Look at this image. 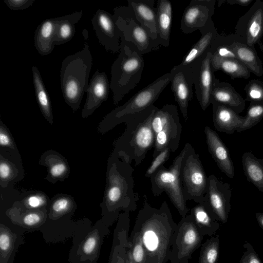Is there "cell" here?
Wrapping results in <instances>:
<instances>
[{
  "instance_id": "6da1fadb",
  "label": "cell",
  "mask_w": 263,
  "mask_h": 263,
  "mask_svg": "<svg viewBox=\"0 0 263 263\" xmlns=\"http://www.w3.org/2000/svg\"><path fill=\"white\" fill-rule=\"evenodd\" d=\"M177 224L174 221L167 202L153 207L143 196L133 229L140 235L146 253L145 263H167Z\"/></svg>"
},
{
  "instance_id": "7a4b0ae2",
  "label": "cell",
  "mask_w": 263,
  "mask_h": 263,
  "mask_svg": "<svg viewBox=\"0 0 263 263\" xmlns=\"http://www.w3.org/2000/svg\"><path fill=\"white\" fill-rule=\"evenodd\" d=\"M158 109L153 104L126 120L125 130L116 143L115 153L130 163L134 161L136 166L154 146L155 135L152 122Z\"/></svg>"
},
{
  "instance_id": "3957f363",
  "label": "cell",
  "mask_w": 263,
  "mask_h": 263,
  "mask_svg": "<svg viewBox=\"0 0 263 263\" xmlns=\"http://www.w3.org/2000/svg\"><path fill=\"white\" fill-rule=\"evenodd\" d=\"M111 162L105 197L107 209L115 219L121 211L128 213L135 211L139 195L134 191V170L131 163L116 153Z\"/></svg>"
},
{
  "instance_id": "277c9868",
  "label": "cell",
  "mask_w": 263,
  "mask_h": 263,
  "mask_svg": "<svg viewBox=\"0 0 263 263\" xmlns=\"http://www.w3.org/2000/svg\"><path fill=\"white\" fill-rule=\"evenodd\" d=\"M92 57L87 43L83 49L66 57L60 70L61 90L65 102L72 109L80 107L88 85Z\"/></svg>"
},
{
  "instance_id": "5b68a950",
  "label": "cell",
  "mask_w": 263,
  "mask_h": 263,
  "mask_svg": "<svg viewBox=\"0 0 263 263\" xmlns=\"http://www.w3.org/2000/svg\"><path fill=\"white\" fill-rule=\"evenodd\" d=\"M120 53L111 68L110 88L113 104L118 105L123 98L139 83L144 68L143 55L122 35Z\"/></svg>"
},
{
  "instance_id": "8992f818",
  "label": "cell",
  "mask_w": 263,
  "mask_h": 263,
  "mask_svg": "<svg viewBox=\"0 0 263 263\" xmlns=\"http://www.w3.org/2000/svg\"><path fill=\"white\" fill-rule=\"evenodd\" d=\"M192 147L190 143H186L168 168L163 165L150 177L153 195L159 196L165 192L181 216L187 215L190 209L183 197L180 170L185 157Z\"/></svg>"
},
{
  "instance_id": "52a82bcc",
  "label": "cell",
  "mask_w": 263,
  "mask_h": 263,
  "mask_svg": "<svg viewBox=\"0 0 263 263\" xmlns=\"http://www.w3.org/2000/svg\"><path fill=\"white\" fill-rule=\"evenodd\" d=\"M171 80L170 72L164 74L139 91L122 105L112 110L103 121L107 129L124 123L131 116L153 105Z\"/></svg>"
},
{
  "instance_id": "ba28073f",
  "label": "cell",
  "mask_w": 263,
  "mask_h": 263,
  "mask_svg": "<svg viewBox=\"0 0 263 263\" xmlns=\"http://www.w3.org/2000/svg\"><path fill=\"white\" fill-rule=\"evenodd\" d=\"M152 126L155 135L153 158L166 148L171 152L178 149L182 127L175 105L167 104L158 108L153 118Z\"/></svg>"
},
{
  "instance_id": "9c48e42d",
  "label": "cell",
  "mask_w": 263,
  "mask_h": 263,
  "mask_svg": "<svg viewBox=\"0 0 263 263\" xmlns=\"http://www.w3.org/2000/svg\"><path fill=\"white\" fill-rule=\"evenodd\" d=\"M180 181L185 201L198 204L205 202L208 177L198 154L192 147L185 157L180 170Z\"/></svg>"
},
{
  "instance_id": "30bf717a",
  "label": "cell",
  "mask_w": 263,
  "mask_h": 263,
  "mask_svg": "<svg viewBox=\"0 0 263 263\" xmlns=\"http://www.w3.org/2000/svg\"><path fill=\"white\" fill-rule=\"evenodd\" d=\"M113 16L125 41L134 44L143 55L159 49L160 44L137 22L132 8L119 6L114 9Z\"/></svg>"
},
{
  "instance_id": "8fae6325",
  "label": "cell",
  "mask_w": 263,
  "mask_h": 263,
  "mask_svg": "<svg viewBox=\"0 0 263 263\" xmlns=\"http://www.w3.org/2000/svg\"><path fill=\"white\" fill-rule=\"evenodd\" d=\"M203 236L191 214L182 216L175 233L170 262H189L194 252L201 246Z\"/></svg>"
},
{
  "instance_id": "7c38bea8",
  "label": "cell",
  "mask_w": 263,
  "mask_h": 263,
  "mask_svg": "<svg viewBox=\"0 0 263 263\" xmlns=\"http://www.w3.org/2000/svg\"><path fill=\"white\" fill-rule=\"evenodd\" d=\"M234 34L253 49L261 42L263 36V2L256 0L237 21Z\"/></svg>"
},
{
  "instance_id": "4fadbf2b",
  "label": "cell",
  "mask_w": 263,
  "mask_h": 263,
  "mask_svg": "<svg viewBox=\"0 0 263 263\" xmlns=\"http://www.w3.org/2000/svg\"><path fill=\"white\" fill-rule=\"evenodd\" d=\"M231 198L232 190L229 183L223 182L213 174L208 177L204 203L216 219L222 223L228 221Z\"/></svg>"
},
{
  "instance_id": "5bb4252c",
  "label": "cell",
  "mask_w": 263,
  "mask_h": 263,
  "mask_svg": "<svg viewBox=\"0 0 263 263\" xmlns=\"http://www.w3.org/2000/svg\"><path fill=\"white\" fill-rule=\"evenodd\" d=\"M209 49L190 65L196 96L203 111L211 104V92L215 77L211 65L212 54Z\"/></svg>"
},
{
  "instance_id": "9a60e30c",
  "label": "cell",
  "mask_w": 263,
  "mask_h": 263,
  "mask_svg": "<svg viewBox=\"0 0 263 263\" xmlns=\"http://www.w3.org/2000/svg\"><path fill=\"white\" fill-rule=\"evenodd\" d=\"M215 0H192L185 9L181 20L180 28L184 34L200 31L212 23Z\"/></svg>"
},
{
  "instance_id": "2e32d148",
  "label": "cell",
  "mask_w": 263,
  "mask_h": 263,
  "mask_svg": "<svg viewBox=\"0 0 263 263\" xmlns=\"http://www.w3.org/2000/svg\"><path fill=\"white\" fill-rule=\"evenodd\" d=\"M91 24L99 42L107 51L114 53L120 51V39L122 32L119 29L113 15L98 9L91 19Z\"/></svg>"
},
{
  "instance_id": "e0dca14e",
  "label": "cell",
  "mask_w": 263,
  "mask_h": 263,
  "mask_svg": "<svg viewBox=\"0 0 263 263\" xmlns=\"http://www.w3.org/2000/svg\"><path fill=\"white\" fill-rule=\"evenodd\" d=\"M172 74L171 89L175 101L180 108L185 121L189 120L188 106L189 102L193 98V74L190 65L180 64L174 66L171 70Z\"/></svg>"
},
{
  "instance_id": "ac0fdd59",
  "label": "cell",
  "mask_w": 263,
  "mask_h": 263,
  "mask_svg": "<svg viewBox=\"0 0 263 263\" xmlns=\"http://www.w3.org/2000/svg\"><path fill=\"white\" fill-rule=\"evenodd\" d=\"M109 88L110 83L106 74L97 70L92 75L86 90L87 96L82 111L83 118L91 115L103 102L107 100Z\"/></svg>"
},
{
  "instance_id": "d6986e66",
  "label": "cell",
  "mask_w": 263,
  "mask_h": 263,
  "mask_svg": "<svg viewBox=\"0 0 263 263\" xmlns=\"http://www.w3.org/2000/svg\"><path fill=\"white\" fill-rule=\"evenodd\" d=\"M204 132L208 151L218 168L227 176L233 179L234 166L227 147L217 133L209 126L205 127Z\"/></svg>"
},
{
  "instance_id": "ffe728a7",
  "label": "cell",
  "mask_w": 263,
  "mask_h": 263,
  "mask_svg": "<svg viewBox=\"0 0 263 263\" xmlns=\"http://www.w3.org/2000/svg\"><path fill=\"white\" fill-rule=\"evenodd\" d=\"M246 102V100L230 84L227 82H221L214 77L210 96L211 104L217 103L223 104L239 114L244 110Z\"/></svg>"
},
{
  "instance_id": "44dd1931",
  "label": "cell",
  "mask_w": 263,
  "mask_h": 263,
  "mask_svg": "<svg viewBox=\"0 0 263 263\" xmlns=\"http://www.w3.org/2000/svg\"><path fill=\"white\" fill-rule=\"evenodd\" d=\"M212 104L214 126L218 132L232 134L241 126L245 117L223 104L217 103Z\"/></svg>"
},
{
  "instance_id": "7402d4cb",
  "label": "cell",
  "mask_w": 263,
  "mask_h": 263,
  "mask_svg": "<svg viewBox=\"0 0 263 263\" xmlns=\"http://www.w3.org/2000/svg\"><path fill=\"white\" fill-rule=\"evenodd\" d=\"M127 3L133 10L137 22L149 32L153 39L158 41L155 1L128 0Z\"/></svg>"
},
{
  "instance_id": "603a6c76",
  "label": "cell",
  "mask_w": 263,
  "mask_h": 263,
  "mask_svg": "<svg viewBox=\"0 0 263 263\" xmlns=\"http://www.w3.org/2000/svg\"><path fill=\"white\" fill-rule=\"evenodd\" d=\"M59 17L46 19L35 31L34 46L41 55L49 54L53 50L54 37Z\"/></svg>"
},
{
  "instance_id": "cb8c5ba5",
  "label": "cell",
  "mask_w": 263,
  "mask_h": 263,
  "mask_svg": "<svg viewBox=\"0 0 263 263\" xmlns=\"http://www.w3.org/2000/svg\"><path fill=\"white\" fill-rule=\"evenodd\" d=\"M156 11L158 41L160 45L167 47L170 45L172 21L171 2L168 0L157 1Z\"/></svg>"
},
{
  "instance_id": "d4e9b609",
  "label": "cell",
  "mask_w": 263,
  "mask_h": 263,
  "mask_svg": "<svg viewBox=\"0 0 263 263\" xmlns=\"http://www.w3.org/2000/svg\"><path fill=\"white\" fill-rule=\"evenodd\" d=\"M190 214L202 235L211 236L219 229V221L205 203L194 206Z\"/></svg>"
},
{
  "instance_id": "484cf974",
  "label": "cell",
  "mask_w": 263,
  "mask_h": 263,
  "mask_svg": "<svg viewBox=\"0 0 263 263\" xmlns=\"http://www.w3.org/2000/svg\"><path fill=\"white\" fill-rule=\"evenodd\" d=\"M231 47L235 53L237 59L242 62L254 74L258 77L263 75V66L261 60L257 54L255 49L240 42L234 41Z\"/></svg>"
},
{
  "instance_id": "4316f807",
  "label": "cell",
  "mask_w": 263,
  "mask_h": 263,
  "mask_svg": "<svg viewBox=\"0 0 263 263\" xmlns=\"http://www.w3.org/2000/svg\"><path fill=\"white\" fill-rule=\"evenodd\" d=\"M199 31L201 34V37L184 55L180 65H190L208 50L212 43L218 34V30L215 28L214 22Z\"/></svg>"
},
{
  "instance_id": "83f0119b",
  "label": "cell",
  "mask_w": 263,
  "mask_h": 263,
  "mask_svg": "<svg viewBox=\"0 0 263 263\" xmlns=\"http://www.w3.org/2000/svg\"><path fill=\"white\" fill-rule=\"evenodd\" d=\"M83 15L82 10L59 17L54 37V46L61 45L70 41L76 33L75 25Z\"/></svg>"
},
{
  "instance_id": "f1b7e54d",
  "label": "cell",
  "mask_w": 263,
  "mask_h": 263,
  "mask_svg": "<svg viewBox=\"0 0 263 263\" xmlns=\"http://www.w3.org/2000/svg\"><path fill=\"white\" fill-rule=\"evenodd\" d=\"M242 165L248 181L263 194V159L256 158L252 153L245 152Z\"/></svg>"
},
{
  "instance_id": "f546056e",
  "label": "cell",
  "mask_w": 263,
  "mask_h": 263,
  "mask_svg": "<svg viewBox=\"0 0 263 263\" xmlns=\"http://www.w3.org/2000/svg\"><path fill=\"white\" fill-rule=\"evenodd\" d=\"M32 72L37 103L45 118L52 124L53 123V115L49 95L46 90L40 71L35 66H32Z\"/></svg>"
},
{
  "instance_id": "4dcf8cb0",
  "label": "cell",
  "mask_w": 263,
  "mask_h": 263,
  "mask_svg": "<svg viewBox=\"0 0 263 263\" xmlns=\"http://www.w3.org/2000/svg\"><path fill=\"white\" fill-rule=\"evenodd\" d=\"M117 245L115 250L114 263H128L127 247L129 244L128 232L130 227L129 213L124 212L119 216Z\"/></svg>"
},
{
  "instance_id": "1f68e13d",
  "label": "cell",
  "mask_w": 263,
  "mask_h": 263,
  "mask_svg": "<svg viewBox=\"0 0 263 263\" xmlns=\"http://www.w3.org/2000/svg\"><path fill=\"white\" fill-rule=\"evenodd\" d=\"M211 65L213 72L221 70L229 76L232 80L236 78L247 79L251 76V72L239 60L236 59H213Z\"/></svg>"
},
{
  "instance_id": "d6a6232c",
  "label": "cell",
  "mask_w": 263,
  "mask_h": 263,
  "mask_svg": "<svg viewBox=\"0 0 263 263\" xmlns=\"http://www.w3.org/2000/svg\"><path fill=\"white\" fill-rule=\"evenodd\" d=\"M235 40H239L242 43L240 38L234 33L229 35L218 34L209 49L212 54L211 58L238 60L231 47V44Z\"/></svg>"
},
{
  "instance_id": "836d02e7",
  "label": "cell",
  "mask_w": 263,
  "mask_h": 263,
  "mask_svg": "<svg viewBox=\"0 0 263 263\" xmlns=\"http://www.w3.org/2000/svg\"><path fill=\"white\" fill-rule=\"evenodd\" d=\"M128 240L126 250L128 263H145L146 253L139 233L133 229Z\"/></svg>"
},
{
  "instance_id": "e575fe53",
  "label": "cell",
  "mask_w": 263,
  "mask_h": 263,
  "mask_svg": "<svg viewBox=\"0 0 263 263\" xmlns=\"http://www.w3.org/2000/svg\"><path fill=\"white\" fill-rule=\"evenodd\" d=\"M220 252L219 235L207 239L201 245L198 263H217Z\"/></svg>"
},
{
  "instance_id": "d590c367",
  "label": "cell",
  "mask_w": 263,
  "mask_h": 263,
  "mask_svg": "<svg viewBox=\"0 0 263 263\" xmlns=\"http://www.w3.org/2000/svg\"><path fill=\"white\" fill-rule=\"evenodd\" d=\"M263 119V104L250 103L245 120L237 130L241 132L249 129L256 125Z\"/></svg>"
},
{
  "instance_id": "8d00e7d4",
  "label": "cell",
  "mask_w": 263,
  "mask_h": 263,
  "mask_svg": "<svg viewBox=\"0 0 263 263\" xmlns=\"http://www.w3.org/2000/svg\"><path fill=\"white\" fill-rule=\"evenodd\" d=\"M246 101L263 104V82L259 79L250 80L244 88Z\"/></svg>"
},
{
  "instance_id": "74e56055",
  "label": "cell",
  "mask_w": 263,
  "mask_h": 263,
  "mask_svg": "<svg viewBox=\"0 0 263 263\" xmlns=\"http://www.w3.org/2000/svg\"><path fill=\"white\" fill-rule=\"evenodd\" d=\"M171 151L168 148H166L161 152L156 157H155L147 169L145 173V177L150 178V177L170 157Z\"/></svg>"
},
{
  "instance_id": "f35d334b",
  "label": "cell",
  "mask_w": 263,
  "mask_h": 263,
  "mask_svg": "<svg viewBox=\"0 0 263 263\" xmlns=\"http://www.w3.org/2000/svg\"><path fill=\"white\" fill-rule=\"evenodd\" d=\"M49 164V174L53 178H62L66 175L67 166L61 159H53Z\"/></svg>"
},
{
  "instance_id": "ab89813d",
  "label": "cell",
  "mask_w": 263,
  "mask_h": 263,
  "mask_svg": "<svg viewBox=\"0 0 263 263\" xmlns=\"http://www.w3.org/2000/svg\"><path fill=\"white\" fill-rule=\"evenodd\" d=\"M243 246L245 249V251L239 263H262L258 254L249 242L246 241Z\"/></svg>"
},
{
  "instance_id": "60d3db41",
  "label": "cell",
  "mask_w": 263,
  "mask_h": 263,
  "mask_svg": "<svg viewBox=\"0 0 263 263\" xmlns=\"http://www.w3.org/2000/svg\"><path fill=\"white\" fill-rule=\"evenodd\" d=\"M34 0H4L7 7L12 10H22L33 5Z\"/></svg>"
},
{
  "instance_id": "b9f144b4",
  "label": "cell",
  "mask_w": 263,
  "mask_h": 263,
  "mask_svg": "<svg viewBox=\"0 0 263 263\" xmlns=\"http://www.w3.org/2000/svg\"><path fill=\"white\" fill-rule=\"evenodd\" d=\"M13 174L12 166L5 160L1 159L0 163V177L1 181L6 182L11 179Z\"/></svg>"
},
{
  "instance_id": "7bdbcfd3",
  "label": "cell",
  "mask_w": 263,
  "mask_h": 263,
  "mask_svg": "<svg viewBox=\"0 0 263 263\" xmlns=\"http://www.w3.org/2000/svg\"><path fill=\"white\" fill-rule=\"evenodd\" d=\"M70 205V201L66 197H62L56 200L53 203L52 208L56 213H62L67 210Z\"/></svg>"
},
{
  "instance_id": "ee69618b",
  "label": "cell",
  "mask_w": 263,
  "mask_h": 263,
  "mask_svg": "<svg viewBox=\"0 0 263 263\" xmlns=\"http://www.w3.org/2000/svg\"><path fill=\"white\" fill-rule=\"evenodd\" d=\"M5 126L1 125L0 129V144L2 146L13 148L12 139Z\"/></svg>"
},
{
  "instance_id": "f6af8a7d",
  "label": "cell",
  "mask_w": 263,
  "mask_h": 263,
  "mask_svg": "<svg viewBox=\"0 0 263 263\" xmlns=\"http://www.w3.org/2000/svg\"><path fill=\"white\" fill-rule=\"evenodd\" d=\"M45 201V197L39 194L30 196L26 200L27 204L34 208L42 205Z\"/></svg>"
},
{
  "instance_id": "bcb514c9",
  "label": "cell",
  "mask_w": 263,
  "mask_h": 263,
  "mask_svg": "<svg viewBox=\"0 0 263 263\" xmlns=\"http://www.w3.org/2000/svg\"><path fill=\"white\" fill-rule=\"evenodd\" d=\"M40 216L36 213H30L24 217V222L27 226H33L40 221Z\"/></svg>"
},
{
  "instance_id": "7dc6e473",
  "label": "cell",
  "mask_w": 263,
  "mask_h": 263,
  "mask_svg": "<svg viewBox=\"0 0 263 263\" xmlns=\"http://www.w3.org/2000/svg\"><path fill=\"white\" fill-rule=\"evenodd\" d=\"M96 245V239L93 237L88 238L84 245V252L87 254L91 253L95 248Z\"/></svg>"
},
{
  "instance_id": "c3c4849f",
  "label": "cell",
  "mask_w": 263,
  "mask_h": 263,
  "mask_svg": "<svg viewBox=\"0 0 263 263\" xmlns=\"http://www.w3.org/2000/svg\"><path fill=\"white\" fill-rule=\"evenodd\" d=\"M10 246V238L6 234H1L0 236V248L3 251L7 250Z\"/></svg>"
},
{
  "instance_id": "681fc988",
  "label": "cell",
  "mask_w": 263,
  "mask_h": 263,
  "mask_svg": "<svg viewBox=\"0 0 263 263\" xmlns=\"http://www.w3.org/2000/svg\"><path fill=\"white\" fill-rule=\"evenodd\" d=\"M253 0H226V3L230 5H238L241 6H247Z\"/></svg>"
},
{
  "instance_id": "f907efd6",
  "label": "cell",
  "mask_w": 263,
  "mask_h": 263,
  "mask_svg": "<svg viewBox=\"0 0 263 263\" xmlns=\"http://www.w3.org/2000/svg\"><path fill=\"white\" fill-rule=\"evenodd\" d=\"M255 217L259 226L263 229V213H256L255 214Z\"/></svg>"
},
{
  "instance_id": "816d5d0a",
  "label": "cell",
  "mask_w": 263,
  "mask_h": 263,
  "mask_svg": "<svg viewBox=\"0 0 263 263\" xmlns=\"http://www.w3.org/2000/svg\"><path fill=\"white\" fill-rule=\"evenodd\" d=\"M257 45L258 46V47L259 48L260 50L263 53V44L261 42L258 44H257Z\"/></svg>"
},
{
  "instance_id": "f5cc1de1",
  "label": "cell",
  "mask_w": 263,
  "mask_h": 263,
  "mask_svg": "<svg viewBox=\"0 0 263 263\" xmlns=\"http://www.w3.org/2000/svg\"><path fill=\"white\" fill-rule=\"evenodd\" d=\"M186 263H189V262H186Z\"/></svg>"
}]
</instances>
